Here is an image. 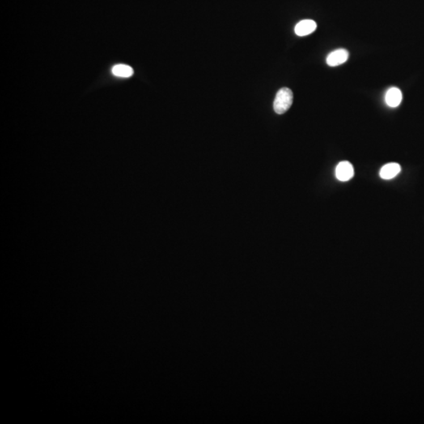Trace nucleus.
<instances>
[{
    "label": "nucleus",
    "mask_w": 424,
    "mask_h": 424,
    "mask_svg": "<svg viewBox=\"0 0 424 424\" xmlns=\"http://www.w3.org/2000/svg\"><path fill=\"white\" fill-rule=\"evenodd\" d=\"M293 102V93L287 87L281 88L276 94L273 102V109L277 114H284L290 108Z\"/></svg>",
    "instance_id": "1"
},
{
    "label": "nucleus",
    "mask_w": 424,
    "mask_h": 424,
    "mask_svg": "<svg viewBox=\"0 0 424 424\" xmlns=\"http://www.w3.org/2000/svg\"><path fill=\"white\" fill-rule=\"evenodd\" d=\"M354 175L353 165L348 161H342L336 168V176L338 180L341 182H347L350 180Z\"/></svg>",
    "instance_id": "2"
},
{
    "label": "nucleus",
    "mask_w": 424,
    "mask_h": 424,
    "mask_svg": "<svg viewBox=\"0 0 424 424\" xmlns=\"http://www.w3.org/2000/svg\"><path fill=\"white\" fill-rule=\"evenodd\" d=\"M349 53L345 49H338L328 54L326 62L329 66L335 67L344 64L347 61Z\"/></svg>",
    "instance_id": "3"
},
{
    "label": "nucleus",
    "mask_w": 424,
    "mask_h": 424,
    "mask_svg": "<svg viewBox=\"0 0 424 424\" xmlns=\"http://www.w3.org/2000/svg\"><path fill=\"white\" fill-rule=\"evenodd\" d=\"M317 28L316 22L313 20H303L297 24L294 32L298 36H305L313 33Z\"/></svg>",
    "instance_id": "4"
},
{
    "label": "nucleus",
    "mask_w": 424,
    "mask_h": 424,
    "mask_svg": "<svg viewBox=\"0 0 424 424\" xmlns=\"http://www.w3.org/2000/svg\"><path fill=\"white\" fill-rule=\"evenodd\" d=\"M401 171L400 164L397 163H390L384 165L379 171V176L384 180L394 179Z\"/></svg>",
    "instance_id": "5"
},
{
    "label": "nucleus",
    "mask_w": 424,
    "mask_h": 424,
    "mask_svg": "<svg viewBox=\"0 0 424 424\" xmlns=\"http://www.w3.org/2000/svg\"><path fill=\"white\" fill-rule=\"evenodd\" d=\"M385 100L387 102V106L391 108L398 107L402 101V93L398 87H391L387 90Z\"/></svg>",
    "instance_id": "6"
},
{
    "label": "nucleus",
    "mask_w": 424,
    "mask_h": 424,
    "mask_svg": "<svg viewBox=\"0 0 424 424\" xmlns=\"http://www.w3.org/2000/svg\"><path fill=\"white\" fill-rule=\"evenodd\" d=\"M112 73L116 77L128 78L133 74V70L129 65H117L112 68Z\"/></svg>",
    "instance_id": "7"
}]
</instances>
